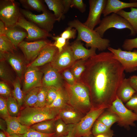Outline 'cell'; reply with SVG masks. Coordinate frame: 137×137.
Wrapping results in <instances>:
<instances>
[{
	"instance_id": "obj_1",
	"label": "cell",
	"mask_w": 137,
	"mask_h": 137,
	"mask_svg": "<svg viewBox=\"0 0 137 137\" xmlns=\"http://www.w3.org/2000/svg\"><path fill=\"white\" fill-rule=\"evenodd\" d=\"M85 84L94 107L107 109L116 97L117 89L124 79V68L110 52H102L85 62Z\"/></svg>"
},
{
	"instance_id": "obj_2",
	"label": "cell",
	"mask_w": 137,
	"mask_h": 137,
	"mask_svg": "<svg viewBox=\"0 0 137 137\" xmlns=\"http://www.w3.org/2000/svg\"><path fill=\"white\" fill-rule=\"evenodd\" d=\"M68 25L76 30L78 35L76 40L85 42L87 47L103 51L109 47L110 41L109 39L102 38L94 29L88 27L78 20L69 22Z\"/></svg>"
},
{
	"instance_id": "obj_3",
	"label": "cell",
	"mask_w": 137,
	"mask_h": 137,
	"mask_svg": "<svg viewBox=\"0 0 137 137\" xmlns=\"http://www.w3.org/2000/svg\"><path fill=\"white\" fill-rule=\"evenodd\" d=\"M68 98V104L86 114L92 108L89 89L84 84L76 83L65 89Z\"/></svg>"
},
{
	"instance_id": "obj_4",
	"label": "cell",
	"mask_w": 137,
	"mask_h": 137,
	"mask_svg": "<svg viewBox=\"0 0 137 137\" xmlns=\"http://www.w3.org/2000/svg\"><path fill=\"white\" fill-rule=\"evenodd\" d=\"M59 113L48 106L43 108L27 106L17 117L22 125L30 127L43 121L56 118Z\"/></svg>"
},
{
	"instance_id": "obj_5",
	"label": "cell",
	"mask_w": 137,
	"mask_h": 137,
	"mask_svg": "<svg viewBox=\"0 0 137 137\" xmlns=\"http://www.w3.org/2000/svg\"><path fill=\"white\" fill-rule=\"evenodd\" d=\"M112 28L118 29L127 28L130 30V36H135L136 34L132 26L128 21L120 15L114 13L104 17L101 20L99 25L94 30L103 38L106 31Z\"/></svg>"
},
{
	"instance_id": "obj_6",
	"label": "cell",
	"mask_w": 137,
	"mask_h": 137,
	"mask_svg": "<svg viewBox=\"0 0 137 137\" xmlns=\"http://www.w3.org/2000/svg\"><path fill=\"white\" fill-rule=\"evenodd\" d=\"M117 96L110 106L107 109L116 114L119 118L118 125L127 130L130 126L135 127L134 122L137 121V115L128 108Z\"/></svg>"
},
{
	"instance_id": "obj_7",
	"label": "cell",
	"mask_w": 137,
	"mask_h": 137,
	"mask_svg": "<svg viewBox=\"0 0 137 137\" xmlns=\"http://www.w3.org/2000/svg\"><path fill=\"white\" fill-rule=\"evenodd\" d=\"M20 9L14 0L0 1V19L7 28L15 26L22 15Z\"/></svg>"
},
{
	"instance_id": "obj_8",
	"label": "cell",
	"mask_w": 137,
	"mask_h": 137,
	"mask_svg": "<svg viewBox=\"0 0 137 137\" xmlns=\"http://www.w3.org/2000/svg\"><path fill=\"white\" fill-rule=\"evenodd\" d=\"M106 109L103 107L92 108L75 125L76 137H82L92 134L91 131L94 124Z\"/></svg>"
},
{
	"instance_id": "obj_9",
	"label": "cell",
	"mask_w": 137,
	"mask_h": 137,
	"mask_svg": "<svg viewBox=\"0 0 137 137\" xmlns=\"http://www.w3.org/2000/svg\"><path fill=\"white\" fill-rule=\"evenodd\" d=\"M20 11L26 19L49 33L52 30L54 24L57 21L54 14L47 10L40 14H34L25 9L20 8Z\"/></svg>"
},
{
	"instance_id": "obj_10",
	"label": "cell",
	"mask_w": 137,
	"mask_h": 137,
	"mask_svg": "<svg viewBox=\"0 0 137 137\" xmlns=\"http://www.w3.org/2000/svg\"><path fill=\"white\" fill-rule=\"evenodd\" d=\"M107 49L112 53L115 58L121 63L126 72L132 73L137 70V50L128 51L110 46Z\"/></svg>"
},
{
	"instance_id": "obj_11",
	"label": "cell",
	"mask_w": 137,
	"mask_h": 137,
	"mask_svg": "<svg viewBox=\"0 0 137 137\" xmlns=\"http://www.w3.org/2000/svg\"><path fill=\"white\" fill-rule=\"evenodd\" d=\"M24 29L28 33L25 40L27 41L45 39L52 35L41 29L33 23L27 20L22 15L15 26Z\"/></svg>"
},
{
	"instance_id": "obj_12",
	"label": "cell",
	"mask_w": 137,
	"mask_h": 137,
	"mask_svg": "<svg viewBox=\"0 0 137 137\" xmlns=\"http://www.w3.org/2000/svg\"><path fill=\"white\" fill-rule=\"evenodd\" d=\"M107 0H90L89 11L88 18L83 23L89 28L94 30L100 23V16L106 6Z\"/></svg>"
},
{
	"instance_id": "obj_13",
	"label": "cell",
	"mask_w": 137,
	"mask_h": 137,
	"mask_svg": "<svg viewBox=\"0 0 137 137\" xmlns=\"http://www.w3.org/2000/svg\"><path fill=\"white\" fill-rule=\"evenodd\" d=\"M50 42L45 39L33 42L23 41L18 45L26 59L32 61L37 57L42 49Z\"/></svg>"
},
{
	"instance_id": "obj_14",
	"label": "cell",
	"mask_w": 137,
	"mask_h": 137,
	"mask_svg": "<svg viewBox=\"0 0 137 137\" xmlns=\"http://www.w3.org/2000/svg\"><path fill=\"white\" fill-rule=\"evenodd\" d=\"M43 72L38 67L29 65L25 71L23 81L24 92H27L31 89L42 86Z\"/></svg>"
},
{
	"instance_id": "obj_15",
	"label": "cell",
	"mask_w": 137,
	"mask_h": 137,
	"mask_svg": "<svg viewBox=\"0 0 137 137\" xmlns=\"http://www.w3.org/2000/svg\"><path fill=\"white\" fill-rule=\"evenodd\" d=\"M75 61L68 40L62 50L56 54L51 65L59 71L73 65Z\"/></svg>"
},
{
	"instance_id": "obj_16",
	"label": "cell",
	"mask_w": 137,
	"mask_h": 137,
	"mask_svg": "<svg viewBox=\"0 0 137 137\" xmlns=\"http://www.w3.org/2000/svg\"><path fill=\"white\" fill-rule=\"evenodd\" d=\"M42 72V86L58 88L62 87V78L57 69L51 65L46 67Z\"/></svg>"
},
{
	"instance_id": "obj_17",
	"label": "cell",
	"mask_w": 137,
	"mask_h": 137,
	"mask_svg": "<svg viewBox=\"0 0 137 137\" xmlns=\"http://www.w3.org/2000/svg\"><path fill=\"white\" fill-rule=\"evenodd\" d=\"M58 52L57 48L50 42L42 49L37 58L29 65L38 67L51 62Z\"/></svg>"
},
{
	"instance_id": "obj_18",
	"label": "cell",
	"mask_w": 137,
	"mask_h": 137,
	"mask_svg": "<svg viewBox=\"0 0 137 137\" xmlns=\"http://www.w3.org/2000/svg\"><path fill=\"white\" fill-rule=\"evenodd\" d=\"M85 115L68 104L60 111L57 117L67 125H76Z\"/></svg>"
},
{
	"instance_id": "obj_19",
	"label": "cell",
	"mask_w": 137,
	"mask_h": 137,
	"mask_svg": "<svg viewBox=\"0 0 137 137\" xmlns=\"http://www.w3.org/2000/svg\"><path fill=\"white\" fill-rule=\"evenodd\" d=\"M0 60H5L11 65L21 80L25 70V65L22 58L14 52L0 53Z\"/></svg>"
},
{
	"instance_id": "obj_20",
	"label": "cell",
	"mask_w": 137,
	"mask_h": 137,
	"mask_svg": "<svg viewBox=\"0 0 137 137\" xmlns=\"http://www.w3.org/2000/svg\"><path fill=\"white\" fill-rule=\"evenodd\" d=\"M70 46L75 60H87L96 54V48H90L88 49L83 45L81 41L76 40L72 42Z\"/></svg>"
},
{
	"instance_id": "obj_21",
	"label": "cell",
	"mask_w": 137,
	"mask_h": 137,
	"mask_svg": "<svg viewBox=\"0 0 137 137\" xmlns=\"http://www.w3.org/2000/svg\"><path fill=\"white\" fill-rule=\"evenodd\" d=\"M137 8V2L126 3L118 0H107L102 12L104 17L110 13H115L123 9L128 8Z\"/></svg>"
},
{
	"instance_id": "obj_22",
	"label": "cell",
	"mask_w": 137,
	"mask_h": 137,
	"mask_svg": "<svg viewBox=\"0 0 137 137\" xmlns=\"http://www.w3.org/2000/svg\"><path fill=\"white\" fill-rule=\"evenodd\" d=\"M4 119L7 125L6 132L8 135L13 134H23L26 133L30 128L21 124L17 117L9 116Z\"/></svg>"
},
{
	"instance_id": "obj_23",
	"label": "cell",
	"mask_w": 137,
	"mask_h": 137,
	"mask_svg": "<svg viewBox=\"0 0 137 137\" xmlns=\"http://www.w3.org/2000/svg\"><path fill=\"white\" fill-rule=\"evenodd\" d=\"M136 93L132 87L129 78H124L118 87L116 96L124 103L128 101Z\"/></svg>"
},
{
	"instance_id": "obj_24",
	"label": "cell",
	"mask_w": 137,
	"mask_h": 137,
	"mask_svg": "<svg viewBox=\"0 0 137 137\" xmlns=\"http://www.w3.org/2000/svg\"><path fill=\"white\" fill-rule=\"evenodd\" d=\"M15 26L7 28L5 36L10 40L16 49L19 45L28 36L27 32L21 30Z\"/></svg>"
},
{
	"instance_id": "obj_25",
	"label": "cell",
	"mask_w": 137,
	"mask_h": 137,
	"mask_svg": "<svg viewBox=\"0 0 137 137\" xmlns=\"http://www.w3.org/2000/svg\"><path fill=\"white\" fill-rule=\"evenodd\" d=\"M49 10L52 11L57 21L59 22L64 18V14L67 12L63 0H44Z\"/></svg>"
},
{
	"instance_id": "obj_26",
	"label": "cell",
	"mask_w": 137,
	"mask_h": 137,
	"mask_svg": "<svg viewBox=\"0 0 137 137\" xmlns=\"http://www.w3.org/2000/svg\"><path fill=\"white\" fill-rule=\"evenodd\" d=\"M68 100L66 91L62 87L60 90L56 98L48 107L59 113L60 111L68 104Z\"/></svg>"
},
{
	"instance_id": "obj_27",
	"label": "cell",
	"mask_w": 137,
	"mask_h": 137,
	"mask_svg": "<svg viewBox=\"0 0 137 137\" xmlns=\"http://www.w3.org/2000/svg\"><path fill=\"white\" fill-rule=\"evenodd\" d=\"M56 118L39 123L31 126L30 128L33 129L37 131L43 133H54L55 123Z\"/></svg>"
},
{
	"instance_id": "obj_28",
	"label": "cell",
	"mask_w": 137,
	"mask_h": 137,
	"mask_svg": "<svg viewBox=\"0 0 137 137\" xmlns=\"http://www.w3.org/2000/svg\"><path fill=\"white\" fill-rule=\"evenodd\" d=\"M22 6L25 9L42 12L47 9L41 0H20Z\"/></svg>"
},
{
	"instance_id": "obj_29",
	"label": "cell",
	"mask_w": 137,
	"mask_h": 137,
	"mask_svg": "<svg viewBox=\"0 0 137 137\" xmlns=\"http://www.w3.org/2000/svg\"><path fill=\"white\" fill-rule=\"evenodd\" d=\"M131 11L127 12L124 10H121L116 14L122 16L130 24L137 34V8H130Z\"/></svg>"
},
{
	"instance_id": "obj_30",
	"label": "cell",
	"mask_w": 137,
	"mask_h": 137,
	"mask_svg": "<svg viewBox=\"0 0 137 137\" xmlns=\"http://www.w3.org/2000/svg\"><path fill=\"white\" fill-rule=\"evenodd\" d=\"M92 134L95 137L101 134L105 135L109 137H112L114 135L113 130L97 119L92 127Z\"/></svg>"
},
{
	"instance_id": "obj_31",
	"label": "cell",
	"mask_w": 137,
	"mask_h": 137,
	"mask_svg": "<svg viewBox=\"0 0 137 137\" xmlns=\"http://www.w3.org/2000/svg\"><path fill=\"white\" fill-rule=\"evenodd\" d=\"M74 125H67L57 117L55 123V137H63L66 135Z\"/></svg>"
},
{
	"instance_id": "obj_32",
	"label": "cell",
	"mask_w": 137,
	"mask_h": 137,
	"mask_svg": "<svg viewBox=\"0 0 137 137\" xmlns=\"http://www.w3.org/2000/svg\"><path fill=\"white\" fill-rule=\"evenodd\" d=\"M98 119L110 128L114 123H117L119 119L116 114L108 110L106 112L104 111Z\"/></svg>"
},
{
	"instance_id": "obj_33",
	"label": "cell",
	"mask_w": 137,
	"mask_h": 137,
	"mask_svg": "<svg viewBox=\"0 0 137 137\" xmlns=\"http://www.w3.org/2000/svg\"><path fill=\"white\" fill-rule=\"evenodd\" d=\"M40 87L33 88L28 91L24 96V103L26 106L34 107L36 104Z\"/></svg>"
},
{
	"instance_id": "obj_34",
	"label": "cell",
	"mask_w": 137,
	"mask_h": 137,
	"mask_svg": "<svg viewBox=\"0 0 137 137\" xmlns=\"http://www.w3.org/2000/svg\"><path fill=\"white\" fill-rule=\"evenodd\" d=\"M12 83L14 87L12 92L13 96L17 101L20 108L24 103L25 96L21 89L20 80L18 77Z\"/></svg>"
},
{
	"instance_id": "obj_35",
	"label": "cell",
	"mask_w": 137,
	"mask_h": 137,
	"mask_svg": "<svg viewBox=\"0 0 137 137\" xmlns=\"http://www.w3.org/2000/svg\"><path fill=\"white\" fill-rule=\"evenodd\" d=\"M16 49L8 37L5 35L0 36V53H13Z\"/></svg>"
},
{
	"instance_id": "obj_36",
	"label": "cell",
	"mask_w": 137,
	"mask_h": 137,
	"mask_svg": "<svg viewBox=\"0 0 137 137\" xmlns=\"http://www.w3.org/2000/svg\"><path fill=\"white\" fill-rule=\"evenodd\" d=\"M7 105L9 115L18 117L19 114L20 108L16 99L11 96L7 98Z\"/></svg>"
},
{
	"instance_id": "obj_37",
	"label": "cell",
	"mask_w": 137,
	"mask_h": 137,
	"mask_svg": "<svg viewBox=\"0 0 137 137\" xmlns=\"http://www.w3.org/2000/svg\"><path fill=\"white\" fill-rule=\"evenodd\" d=\"M86 60H78L73 65L71 71L76 80L80 78L82 73L85 71Z\"/></svg>"
},
{
	"instance_id": "obj_38",
	"label": "cell",
	"mask_w": 137,
	"mask_h": 137,
	"mask_svg": "<svg viewBox=\"0 0 137 137\" xmlns=\"http://www.w3.org/2000/svg\"><path fill=\"white\" fill-rule=\"evenodd\" d=\"M0 77L1 79L7 82L13 83L14 81L4 60H0Z\"/></svg>"
},
{
	"instance_id": "obj_39",
	"label": "cell",
	"mask_w": 137,
	"mask_h": 137,
	"mask_svg": "<svg viewBox=\"0 0 137 137\" xmlns=\"http://www.w3.org/2000/svg\"><path fill=\"white\" fill-rule=\"evenodd\" d=\"M46 88L40 87L38 93L37 102L34 107L43 108L46 106Z\"/></svg>"
},
{
	"instance_id": "obj_40",
	"label": "cell",
	"mask_w": 137,
	"mask_h": 137,
	"mask_svg": "<svg viewBox=\"0 0 137 137\" xmlns=\"http://www.w3.org/2000/svg\"><path fill=\"white\" fill-rule=\"evenodd\" d=\"M47 88L46 106H50L57 98L60 89L53 87Z\"/></svg>"
},
{
	"instance_id": "obj_41",
	"label": "cell",
	"mask_w": 137,
	"mask_h": 137,
	"mask_svg": "<svg viewBox=\"0 0 137 137\" xmlns=\"http://www.w3.org/2000/svg\"><path fill=\"white\" fill-rule=\"evenodd\" d=\"M18 135L21 137H55V133L52 134L43 133L30 128L25 133Z\"/></svg>"
},
{
	"instance_id": "obj_42",
	"label": "cell",
	"mask_w": 137,
	"mask_h": 137,
	"mask_svg": "<svg viewBox=\"0 0 137 137\" xmlns=\"http://www.w3.org/2000/svg\"><path fill=\"white\" fill-rule=\"evenodd\" d=\"M124 50L131 51L134 48H137V37L132 39H126L122 46Z\"/></svg>"
},
{
	"instance_id": "obj_43",
	"label": "cell",
	"mask_w": 137,
	"mask_h": 137,
	"mask_svg": "<svg viewBox=\"0 0 137 137\" xmlns=\"http://www.w3.org/2000/svg\"><path fill=\"white\" fill-rule=\"evenodd\" d=\"M52 38L55 40L54 44L57 48L58 52H61L68 40H66L60 36H52Z\"/></svg>"
},
{
	"instance_id": "obj_44",
	"label": "cell",
	"mask_w": 137,
	"mask_h": 137,
	"mask_svg": "<svg viewBox=\"0 0 137 137\" xmlns=\"http://www.w3.org/2000/svg\"><path fill=\"white\" fill-rule=\"evenodd\" d=\"M76 30L68 26L60 35V36L67 40L74 39L76 37Z\"/></svg>"
},
{
	"instance_id": "obj_45",
	"label": "cell",
	"mask_w": 137,
	"mask_h": 137,
	"mask_svg": "<svg viewBox=\"0 0 137 137\" xmlns=\"http://www.w3.org/2000/svg\"><path fill=\"white\" fill-rule=\"evenodd\" d=\"M7 99L0 96V114L4 119L9 115L7 105Z\"/></svg>"
},
{
	"instance_id": "obj_46",
	"label": "cell",
	"mask_w": 137,
	"mask_h": 137,
	"mask_svg": "<svg viewBox=\"0 0 137 137\" xmlns=\"http://www.w3.org/2000/svg\"><path fill=\"white\" fill-rule=\"evenodd\" d=\"M125 105L137 115V93H135Z\"/></svg>"
},
{
	"instance_id": "obj_47",
	"label": "cell",
	"mask_w": 137,
	"mask_h": 137,
	"mask_svg": "<svg viewBox=\"0 0 137 137\" xmlns=\"http://www.w3.org/2000/svg\"><path fill=\"white\" fill-rule=\"evenodd\" d=\"M11 90L8 85L2 81L0 82V94L1 96L7 98L11 96Z\"/></svg>"
},
{
	"instance_id": "obj_48",
	"label": "cell",
	"mask_w": 137,
	"mask_h": 137,
	"mask_svg": "<svg viewBox=\"0 0 137 137\" xmlns=\"http://www.w3.org/2000/svg\"><path fill=\"white\" fill-rule=\"evenodd\" d=\"M62 75L69 85H72L76 82V79L73 73L69 70L64 71Z\"/></svg>"
},
{
	"instance_id": "obj_49",
	"label": "cell",
	"mask_w": 137,
	"mask_h": 137,
	"mask_svg": "<svg viewBox=\"0 0 137 137\" xmlns=\"http://www.w3.org/2000/svg\"><path fill=\"white\" fill-rule=\"evenodd\" d=\"M73 7L83 13L85 11L86 5L82 0H72L70 7Z\"/></svg>"
},
{
	"instance_id": "obj_50",
	"label": "cell",
	"mask_w": 137,
	"mask_h": 137,
	"mask_svg": "<svg viewBox=\"0 0 137 137\" xmlns=\"http://www.w3.org/2000/svg\"><path fill=\"white\" fill-rule=\"evenodd\" d=\"M129 79L132 87L137 93V75L132 76Z\"/></svg>"
},
{
	"instance_id": "obj_51",
	"label": "cell",
	"mask_w": 137,
	"mask_h": 137,
	"mask_svg": "<svg viewBox=\"0 0 137 137\" xmlns=\"http://www.w3.org/2000/svg\"><path fill=\"white\" fill-rule=\"evenodd\" d=\"M7 28L4 23L1 21H0V36L5 35Z\"/></svg>"
},
{
	"instance_id": "obj_52",
	"label": "cell",
	"mask_w": 137,
	"mask_h": 137,
	"mask_svg": "<svg viewBox=\"0 0 137 137\" xmlns=\"http://www.w3.org/2000/svg\"><path fill=\"white\" fill-rule=\"evenodd\" d=\"M75 125L66 135L63 137H76L75 136Z\"/></svg>"
},
{
	"instance_id": "obj_53",
	"label": "cell",
	"mask_w": 137,
	"mask_h": 137,
	"mask_svg": "<svg viewBox=\"0 0 137 137\" xmlns=\"http://www.w3.org/2000/svg\"><path fill=\"white\" fill-rule=\"evenodd\" d=\"M5 122V120H3L2 119H0V129L1 130H3V131H5V128L4 127L5 125L4 124Z\"/></svg>"
},
{
	"instance_id": "obj_54",
	"label": "cell",
	"mask_w": 137,
	"mask_h": 137,
	"mask_svg": "<svg viewBox=\"0 0 137 137\" xmlns=\"http://www.w3.org/2000/svg\"><path fill=\"white\" fill-rule=\"evenodd\" d=\"M7 137H21L19 135L16 134H13L10 135H8Z\"/></svg>"
},
{
	"instance_id": "obj_55",
	"label": "cell",
	"mask_w": 137,
	"mask_h": 137,
	"mask_svg": "<svg viewBox=\"0 0 137 137\" xmlns=\"http://www.w3.org/2000/svg\"><path fill=\"white\" fill-rule=\"evenodd\" d=\"M0 137H7L5 134L2 131H0Z\"/></svg>"
},
{
	"instance_id": "obj_56",
	"label": "cell",
	"mask_w": 137,
	"mask_h": 137,
	"mask_svg": "<svg viewBox=\"0 0 137 137\" xmlns=\"http://www.w3.org/2000/svg\"><path fill=\"white\" fill-rule=\"evenodd\" d=\"M95 137H109L107 136H106L105 135L102 134H99L98 135Z\"/></svg>"
},
{
	"instance_id": "obj_57",
	"label": "cell",
	"mask_w": 137,
	"mask_h": 137,
	"mask_svg": "<svg viewBox=\"0 0 137 137\" xmlns=\"http://www.w3.org/2000/svg\"><path fill=\"white\" fill-rule=\"evenodd\" d=\"M82 137H95L93 135L91 134L90 135L83 136Z\"/></svg>"
},
{
	"instance_id": "obj_58",
	"label": "cell",
	"mask_w": 137,
	"mask_h": 137,
	"mask_svg": "<svg viewBox=\"0 0 137 137\" xmlns=\"http://www.w3.org/2000/svg\"><path fill=\"white\" fill-rule=\"evenodd\" d=\"M130 2H137V0H130Z\"/></svg>"
}]
</instances>
